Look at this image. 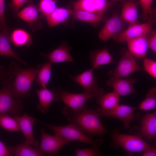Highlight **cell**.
<instances>
[{
    "label": "cell",
    "instance_id": "5",
    "mask_svg": "<svg viewBox=\"0 0 156 156\" xmlns=\"http://www.w3.org/2000/svg\"><path fill=\"white\" fill-rule=\"evenodd\" d=\"M2 83L4 86L0 90V114L18 116L20 111L23 109L22 102L14 97L11 82L8 81Z\"/></svg>",
    "mask_w": 156,
    "mask_h": 156
},
{
    "label": "cell",
    "instance_id": "29",
    "mask_svg": "<svg viewBox=\"0 0 156 156\" xmlns=\"http://www.w3.org/2000/svg\"><path fill=\"white\" fill-rule=\"evenodd\" d=\"M146 98L140 103L137 109L143 111H149L156 108V87L150 88L146 95Z\"/></svg>",
    "mask_w": 156,
    "mask_h": 156
},
{
    "label": "cell",
    "instance_id": "37",
    "mask_svg": "<svg viewBox=\"0 0 156 156\" xmlns=\"http://www.w3.org/2000/svg\"><path fill=\"white\" fill-rule=\"evenodd\" d=\"M5 0H0V31L10 33L5 17Z\"/></svg>",
    "mask_w": 156,
    "mask_h": 156
},
{
    "label": "cell",
    "instance_id": "40",
    "mask_svg": "<svg viewBox=\"0 0 156 156\" xmlns=\"http://www.w3.org/2000/svg\"><path fill=\"white\" fill-rule=\"evenodd\" d=\"M12 76L9 72L7 73L3 71L1 68H0V80L2 83L9 81Z\"/></svg>",
    "mask_w": 156,
    "mask_h": 156
},
{
    "label": "cell",
    "instance_id": "43",
    "mask_svg": "<svg viewBox=\"0 0 156 156\" xmlns=\"http://www.w3.org/2000/svg\"><path fill=\"white\" fill-rule=\"evenodd\" d=\"M113 1H122L123 2L125 1H126L127 0H110Z\"/></svg>",
    "mask_w": 156,
    "mask_h": 156
},
{
    "label": "cell",
    "instance_id": "36",
    "mask_svg": "<svg viewBox=\"0 0 156 156\" xmlns=\"http://www.w3.org/2000/svg\"><path fill=\"white\" fill-rule=\"evenodd\" d=\"M33 0H12L9 4V8L12 10L14 17H17L19 9L24 5L32 3Z\"/></svg>",
    "mask_w": 156,
    "mask_h": 156
},
{
    "label": "cell",
    "instance_id": "11",
    "mask_svg": "<svg viewBox=\"0 0 156 156\" xmlns=\"http://www.w3.org/2000/svg\"><path fill=\"white\" fill-rule=\"evenodd\" d=\"M126 25V23L120 15L114 13L106 20L104 25L99 33V37L101 40L107 42L111 37L124 31Z\"/></svg>",
    "mask_w": 156,
    "mask_h": 156
},
{
    "label": "cell",
    "instance_id": "41",
    "mask_svg": "<svg viewBox=\"0 0 156 156\" xmlns=\"http://www.w3.org/2000/svg\"><path fill=\"white\" fill-rule=\"evenodd\" d=\"M12 155L10 153L6 146L0 140V156H11Z\"/></svg>",
    "mask_w": 156,
    "mask_h": 156
},
{
    "label": "cell",
    "instance_id": "21",
    "mask_svg": "<svg viewBox=\"0 0 156 156\" xmlns=\"http://www.w3.org/2000/svg\"><path fill=\"white\" fill-rule=\"evenodd\" d=\"M36 91L38 96L39 102L37 105L38 109L43 113L48 112L49 106L53 101L57 102L56 94L47 88H42Z\"/></svg>",
    "mask_w": 156,
    "mask_h": 156
},
{
    "label": "cell",
    "instance_id": "34",
    "mask_svg": "<svg viewBox=\"0 0 156 156\" xmlns=\"http://www.w3.org/2000/svg\"><path fill=\"white\" fill-rule=\"evenodd\" d=\"M99 146L93 145L92 147L85 149L77 148L75 150V155L77 156H98L102 155L99 151Z\"/></svg>",
    "mask_w": 156,
    "mask_h": 156
},
{
    "label": "cell",
    "instance_id": "23",
    "mask_svg": "<svg viewBox=\"0 0 156 156\" xmlns=\"http://www.w3.org/2000/svg\"><path fill=\"white\" fill-rule=\"evenodd\" d=\"M32 40L31 35L25 30L21 28L14 29L10 34L9 36L10 43L18 47L26 45L29 47Z\"/></svg>",
    "mask_w": 156,
    "mask_h": 156
},
{
    "label": "cell",
    "instance_id": "22",
    "mask_svg": "<svg viewBox=\"0 0 156 156\" xmlns=\"http://www.w3.org/2000/svg\"><path fill=\"white\" fill-rule=\"evenodd\" d=\"M72 10L63 8H57L49 15L46 16L49 26L53 27L66 21L70 15Z\"/></svg>",
    "mask_w": 156,
    "mask_h": 156
},
{
    "label": "cell",
    "instance_id": "4",
    "mask_svg": "<svg viewBox=\"0 0 156 156\" xmlns=\"http://www.w3.org/2000/svg\"><path fill=\"white\" fill-rule=\"evenodd\" d=\"M37 121L51 129L54 132L55 135L71 141L75 140L98 146L102 145L103 143V140L101 138L96 140L92 139L75 125L72 123L66 125L58 126L41 122L37 120Z\"/></svg>",
    "mask_w": 156,
    "mask_h": 156
},
{
    "label": "cell",
    "instance_id": "6",
    "mask_svg": "<svg viewBox=\"0 0 156 156\" xmlns=\"http://www.w3.org/2000/svg\"><path fill=\"white\" fill-rule=\"evenodd\" d=\"M53 91L56 94L58 102L62 101L66 106L74 109L82 107L91 98L98 97L105 94L102 88L98 92L93 93H72L61 88Z\"/></svg>",
    "mask_w": 156,
    "mask_h": 156
},
{
    "label": "cell",
    "instance_id": "42",
    "mask_svg": "<svg viewBox=\"0 0 156 156\" xmlns=\"http://www.w3.org/2000/svg\"><path fill=\"white\" fill-rule=\"evenodd\" d=\"M144 152L143 156H156V149L155 146L151 147L145 150Z\"/></svg>",
    "mask_w": 156,
    "mask_h": 156
},
{
    "label": "cell",
    "instance_id": "8",
    "mask_svg": "<svg viewBox=\"0 0 156 156\" xmlns=\"http://www.w3.org/2000/svg\"><path fill=\"white\" fill-rule=\"evenodd\" d=\"M41 141L38 150L43 154L57 155L61 149L71 142L69 140L61 138L55 135H50L45 132L44 128L41 129Z\"/></svg>",
    "mask_w": 156,
    "mask_h": 156
},
{
    "label": "cell",
    "instance_id": "32",
    "mask_svg": "<svg viewBox=\"0 0 156 156\" xmlns=\"http://www.w3.org/2000/svg\"><path fill=\"white\" fill-rule=\"evenodd\" d=\"M72 6L74 9L87 11L96 14L94 0H79L73 3Z\"/></svg>",
    "mask_w": 156,
    "mask_h": 156
},
{
    "label": "cell",
    "instance_id": "24",
    "mask_svg": "<svg viewBox=\"0 0 156 156\" xmlns=\"http://www.w3.org/2000/svg\"><path fill=\"white\" fill-rule=\"evenodd\" d=\"M10 153L16 156H41L44 154L38 150V148H33L30 145L24 142L15 146H6Z\"/></svg>",
    "mask_w": 156,
    "mask_h": 156
},
{
    "label": "cell",
    "instance_id": "20",
    "mask_svg": "<svg viewBox=\"0 0 156 156\" xmlns=\"http://www.w3.org/2000/svg\"><path fill=\"white\" fill-rule=\"evenodd\" d=\"M90 58L93 69H97L100 66L109 64L114 62L113 57L105 46L102 49L91 52Z\"/></svg>",
    "mask_w": 156,
    "mask_h": 156
},
{
    "label": "cell",
    "instance_id": "13",
    "mask_svg": "<svg viewBox=\"0 0 156 156\" xmlns=\"http://www.w3.org/2000/svg\"><path fill=\"white\" fill-rule=\"evenodd\" d=\"M136 81L135 78L125 79L112 76L106 81V84L112 87L114 92L120 96L136 94L133 85Z\"/></svg>",
    "mask_w": 156,
    "mask_h": 156
},
{
    "label": "cell",
    "instance_id": "9",
    "mask_svg": "<svg viewBox=\"0 0 156 156\" xmlns=\"http://www.w3.org/2000/svg\"><path fill=\"white\" fill-rule=\"evenodd\" d=\"M154 21L149 19L148 22L129 25L127 29L112 38L116 42H122L135 38L150 33L152 31Z\"/></svg>",
    "mask_w": 156,
    "mask_h": 156
},
{
    "label": "cell",
    "instance_id": "19",
    "mask_svg": "<svg viewBox=\"0 0 156 156\" xmlns=\"http://www.w3.org/2000/svg\"><path fill=\"white\" fill-rule=\"evenodd\" d=\"M137 6L136 0H127L123 2L120 15L129 25L139 23Z\"/></svg>",
    "mask_w": 156,
    "mask_h": 156
},
{
    "label": "cell",
    "instance_id": "18",
    "mask_svg": "<svg viewBox=\"0 0 156 156\" xmlns=\"http://www.w3.org/2000/svg\"><path fill=\"white\" fill-rule=\"evenodd\" d=\"M71 49L66 42H63L59 47L50 53L48 54L42 53L41 55L48 59L51 63L73 62L74 59L69 53Z\"/></svg>",
    "mask_w": 156,
    "mask_h": 156
},
{
    "label": "cell",
    "instance_id": "1",
    "mask_svg": "<svg viewBox=\"0 0 156 156\" xmlns=\"http://www.w3.org/2000/svg\"><path fill=\"white\" fill-rule=\"evenodd\" d=\"M62 112L70 123L75 125L90 137L102 136L107 132L97 112L88 108L85 105L76 109L66 106Z\"/></svg>",
    "mask_w": 156,
    "mask_h": 156
},
{
    "label": "cell",
    "instance_id": "3",
    "mask_svg": "<svg viewBox=\"0 0 156 156\" xmlns=\"http://www.w3.org/2000/svg\"><path fill=\"white\" fill-rule=\"evenodd\" d=\"M111 136V146L114 149L120 147L128 153L144 152L152 146L146 143L140 135L120 133L118 129L114 130Z\"/></svg>",
    "mask_w": 156,
    "mask_h": 156
},
{
    "label": "cell",
    "instance_id": "27",
    "mask_svg": "<svg viewBox=\"0 0 156 156\" xmlns=\"http://www.w3.org/2000/svg\"><path fill=\"white\" fill-rule=\"evenodd\" d=\"M71 16L73 20L93 23H98L104 20V17L95 13L74 9L72 10Z\"/></svg>",
    "mask_w": 156,
    "mask_h": 156
},
{
    "label": "cell",
    "instance_id": "7",
    "mask_svg": "<svg viewBox=\"0 0 156 156\" xmlns=\"http://www.w3.org/2000/svg\"><path fill=\"white\" fill-rule=\"evenodd\" d=\"M141 69L134 57L128 50L125 49L122 51L121 58L115 69L109 71L108 74L111 77L124 78Z\"/></svg>",
    "mask_w": 156,
    "mask_h": 156
},
{
    "label": "cell",
    "instance_id": "31",
    "mask_svg": "<svg viewBox=\"0 0 156 156\" xmlns=\"http://www.w3.org/2000/svg\"><path fill=\"white\" fill-rule=\"evenodd\" d=\"M57 0H40L38 9L43 15L45 16L51 14L57 8Z\"/></svg>",
    "mask_w": 156,
    "mask_h": 156
},
{
    "label": "cell",
    "instance_id": "38",
    "mask_svg": "<svg viewBox=\"0 0 156 156\" xmlns=\"http://www.w3.org/2000/svg\"><path fill=\"white\" fill-rule=\"evenodd\" d=\"M153 0H139L142 9V17L144 19L148 18L152 12L151 5Z\"/></svg>",
    "mask_w": 156,
    "mask_h": 156
},
{
    "label": "cell",
    "instance_id": "33",
    "mask_svg": "<svg viewBox=\"0 0 156 156\" xmlns=\"http://www.w3.org/2000/svg\"><path fill=\"white\" fill-rule=\"evenodd\" d=\"M94 1L96 14L103 17L113 3L108 0H94Z\"/></svg>",
    "mask_w": 156,
    "mask_h": 156
},
{
    "label": "cell",
    "instance_id": "15",
    "mask_svg": "<svg viewBox=\"0 0 156 156\" xmlns=\"http://www.w3.org/2000/svg\"><path fill=\"white\" fill-rule=\"evenodd\" d=\"M71 79L81 85L85 92L93 93L98 92L102 88H99L94 75L92 68L89 69L76 76L70 75Z\"/></svg>",
    "mask_w": 156,
    "mask_h": 156
},
{
    "label": "cell",
    "instance_id": "35",
    "mask_svg": "<svg viewBox=\"0 0 156 156\" xmlns=\"http://www.w3.org/2000/svg\"><path fill=\"white\" fill-rule=\"evenodd\" d=\"M143 65L145 71L152 77L156 79V61L145 57L144 59Z\"/></svg>",
    "mask_w": 156,
    "mask_h": 156
},
{
    "label": "cell",
    "instance_id": "39",
    "mask_svg": "<svg viewBox=\"0 0 156 156\" xmlns=\"http://www.w3.org/2000/svg\"><path fill=\"white\" fill-rule=\"evenodd\" d=\"M148 48L154 53H156V31L155 30L150 32L148 41Z\"/></svg>",
    "mask_w": 156,
    "mask_h": 156
},
{
    "label": "cell",
    "instance_id": "30",
    "mask_svg": "<svg viewBox=\"0 0 156 156\" xmlns=\"http://www.w3.org/2000/svg\"><path fill=\"white\" fill-rule=\"evenodd\" d=\"M0 127L10 131H18L20 130L15 119L7 114H0Z\"/></svg>",
    "mask_w": 156,
    "mask_h": 156
},
{
    "label": "cell",
    "instance_id": "12",
    "mask_svg": "<svg viewBox=\"0 0 156 156\" xmlns=\"http://www.w3.org/2000/svg\"><path fill=\"white\" fill-rule=\"evenodd\" d=\"M19 128L25 138V143L38 148L40 144L34 138L33 131L34 124L36 120L26 114L21 116H15Z\"/></svg>",
    "mask_w": 156,
    "mask_h": 156
},
{
    "label": "cell",
    "instance_id": "25",
    "mask_svg": "<svg viewBox=\"0 0 156 156\" xmlns=\"http://www.w3.org/2000/svg\"><path fill=\"white\" fill-rule=\"evenodd\" d=\"M120 97L113 91L96 97L97 103L100 106V107H97L101 110L111 109L119 104Z\"/></svg>",
    "mask_w": 156,
    "mask_h": 156
},
{
    "label": "cell",
    "instance_id": "10",
    "mask_svg": "<svg viewBox=\"0 0 156 156\" xmlns=\"http://www.w3.org/2000/svg\"><path fill=\"white\" fill-rule=\"evenodd\" d=\"M137 109L136 107L119 104L110 110H101L97 107L96 111L99 117H110L121 120L123 122L124 128H127L129 127L131 122L134 119L133 113Z\"/></svg>",
    "mask_w": 156,
    "mask_h": 156
},
{
    "label": "cell",
    "instance_id": "28",
    "mask_svg": "<svg viewBox=\"0 0 156 156\" xmlns=\"http://www.w3.org/2000/svg\"><path fill=\"white\" fill-rule=\"evenodd\" d=\"M38 68L36 82L42 88L47 87L48 82L51 79V63L50 62H47L40 65Z\"/></svg>",
    "mask_w": 156,
    "mask_h": 156
},
{
    "label": "cell",
    "instance_id": "14",
    "mask_svg": "<svg viewBox=\"0 0 156 156\" xmlns=\"http://www.w3.org/2000/svg\"><path fill=\"white\" fill-rule=\"evenodd\" d=\"M39 10L37 6L32 3L29 4L20 12L17 17L27 23L33 31L41 29L42 24L40 21Z\"/></svg>",
    "mask_w": 156,
    "mask_h": 156
},
{
    "label": "cell",
    "instance_id": "16",
    "mask_svg": "<svg viewBox=\"0 0 156 156\" xmlns=\"http://www.w3.org/2000/svg\"><path fill=\"white\" fill-rule=\"evenodd\" d=\"M140 136L149 141L154 140L156 137V112L147 113L142 118L140 122Z\"/></svg>",
    "mask_w": 156,
    "mask_h": 156
},
{
    "label": "cell",
    "instance_id": "2",
    "mask_svg": "<svg viewBox=\"0 0 156 156\" xmlns=\"http://www.w3.org/2000/svg\"><path fill=\"white\" fill-rule=\"evenodd\" d=\"M38 68H22L15 62L11 63L9 68V73L15 78L11 82L12 88L14 97L21 100L29 96V91L37 77Z\"/></svg>",
    "mask_w": 156,
    "mask_h": 156
},
{
    "label": "cell",
    "instance_id": "26",
    "mask_svg": "<svg viewBox=\"0 0 156 156\" xmlns=\"http://www.w3.org/2000/svg\"><path fill=\"white\" fill-rule=\"evenodd\" d=\"M10 33L0 31V56H7L16 59L25 65L27 63L22 60L12 49L10 44Z\"/></svg>",
    "mask_w": 156,
    "mask_h": 156
},
{
    "label": "cell",
    "instance_id": "17",
    "mask_svg": "<svg viewBox=\"0 0 156 156\" xmlns=\"http://www.w3.org/2000/svg\"><path fill=\"white\" fill-rule=\"evenodd\" d=\"M150 33L126 42L129 51L134 57L140 59L145 57L148 48Z\"/></svg>",
    "mask_w": 156,
    "mask_h": 156
}]
</instances>
